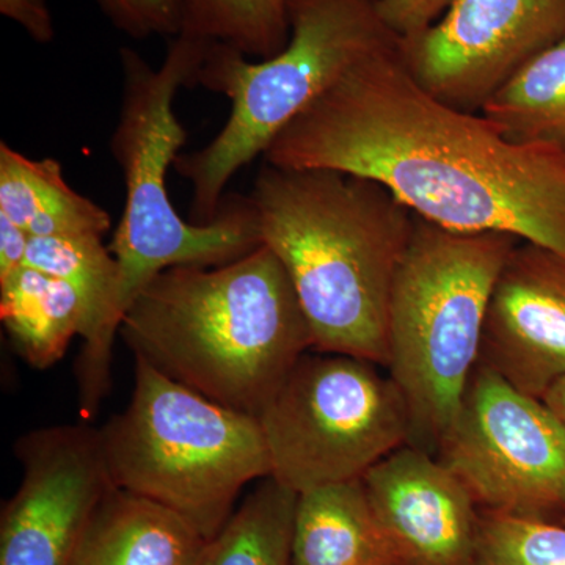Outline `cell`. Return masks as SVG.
<instances>
[{
	"instance_id": "277c9868",
	"label": "cell",
	"mask_w": 565,
	"mask_h": 565,
	"mask_svg": "<svg viewBox=\"0 0 565 565\" xmlns=\"http://www.w3.org/2000/svg\"><path fill=\"white\" fill-rule=\"evenodd\" d=\"M207 44L174 36L158 70L131 47L120 51L121 106L110 152L125 178L126 202L109 247L120 267V322L141 289L163 270L222 266L263 245L248 196H228L214 222L195 225L178 214L167 188V173L188 140L174 98L182 87H195Z\"/></svg>"
},
{
	"instance_id": "e0dca14e",
	"label": "cell",
	"mask_w": 565,
	"mask_h": 565,
	"mask_svg": "<svg viewBox=\"0 0 565 565\" xmlns=\"http://www.w3.org/2000/svg\"><path fill=\"white\" fill-rule=\"evenodd\" d=\"M0 214L31 237L102 236L109 212L70 188L55 159H29L0 143Z\"/></svg>"
},
{
	"instance_id": "ffe728a7",
	"label": "cell",
	"mask_w": 565,
	"mask_h": 565,
	"mask_svg": "<svg viewBox=\"0 0 565 565\" xmlns=\"http://www.w3.org/2000/svg\"><path fill=\"white\" fill-rule=\"evenodd\" d=\"M297 494L264 478L206 542L199 565H292Z\"/></svg>"
},
{
	"instance_id": "cb8c5ba5",
	"label": "cell",
	"mask_w": 565,
	"mask_h": 565,
	"mask_svg": "<svg viewBox=\"0 0 565 565\" xmlns=\"http://www.w3.org/2000/svg\"><path fill=\"white\" fill-rule=\"evenodd\" d=\"M452 0H381V13L401 41L414 39L444 17Z\"/></svg>"
},
{
	"instance_id": "603a6c76",
	"label": "cell",
	"mask_w": 565,
	"mask_h": 565,
	"mask_svg": "<svg viewBox=\"0 0 565 565\" xmlns=\"http://www.w3.org/2000/svg\"><path fill=\"white\" fill-rule=\"evenodd\" d=\"M118 29L134 40L174 39L181 32V0H93Z\"/></svg>"
},
{
	"instance_id": "5bb4252c",
	"label": "cell",
	"mask_w": 565,
	"mask_h": 565,
	"mask_svg": "<svg viewBox=\"0 0 565 565\" xmlns=\"http://www.w3.org/2000/svg\"><path fill=\"white\" fill-rule=\"evenodd\" d=\"M25 266L68 282L84 308L81 356L77 360L81 405L98 411L110 390L111 345L120 333V267L102 236L31 237Z\"/></svg>"
},
{
	"instance_id": "5b68a950",
	"label": "cell",
	"mask_w": 565,
	"mask_h": 565,
	"mask_svg": "<svg viewBox=\"0 0 565 565\" xmlns=\"http://www.w3.org/2000/svg\"><path fill=\"white\" fill-rule=\"evenodd\" d=\"M288 43L266 61L207 44L195 85L225 96L232 109L206 147L174 161L191 182L189 217L195 225L217 218L228 182L345 71L399 40L382 18L381 0H288Z\"/></svg>"
},
{
	"instance_id": "d6986e66",
	"label": "cell",
	"mask_w": 565,
	"mask_h": 565,
	"mask_svg": "<svg viewBox=\"0 0 565 565\" xmlns=\"http://www.w3.org/2000/svg\"><path fill=\"white\" fill-rule=\"evenodd\" d=\"M479 114L509 140L565 159V35L516 70Z\"/></svg>"
},
{
	"instance_id": "ba28073f",
	"label": "cell",
	"mask_w": 565,
	"mask_h": 565,
	"mask_svg": "<svg viewBox=\"0 0 565 565\" xmlns=\"http://www.w3.org/2000/svg\"><path fill=\"white\" fill-rule=\"evenodd\" d=\"M381 364L311 349L256 416L270 478L297 494L355 481L411 440L403 394Z\"/></svg>"
},
{
	"instance_id": "4316f807",
	"label": "cell",
	"mask_w": 565,
	"mask_h": 565,
	"mask_svg": "<svg viewBox=\"0 0 565 565\" xmlns=\"http://www.w3.org/2000/svg\"><path fill=\"white\" fill-rule=\"evenodd\" d=\"M542 399L565 423V379L553 385Z\"/></svg>"
},
{
	"instance_id": "9a60e30c",
	"label": "cell",
	"mask_w": 565,
	"mask_h": 565,
	"mask_svg": "<svg viewBox=\"0 0 565 565\" xmlns=\"http://www.w3.org/2000/svg\"><path fill=\"white\" fill-rule=\"evenodd\" d=\"M206 542L170 509L111 487L71 565H199Z\"/></svg>"
},
{
	"instance_id": "7402d4cb",
	"label": "cell",
	"mask_w": 565,
	"mask_h": 565,
	"mask_svg": "<svg viewBox=\"0 0 565 565\" xmlns=\"http://www.w3.org/2000/svg\"><path fill=\"white\" fill-rule=\"evenodd\" d=\"M468 565H565V526L481 511Z\"/></svg>"
},
{
	"instance_id": "d4e9b609",
	"label": "cell",
	"mask_w": 565,
	"mask_h": 565,
	"mask_svg": "<svg viewBox=\"0 0 565 565\" xmlns=\"http://www.w3.org/2000/svg\"><path fill=\"white\" fill-rule=\"evenodd\" d=\"M0 13L20 24L35 43L50 44L55 39L47 0H0Z\"/></svg>"
},
{
	"instance_id": "44dd1931",
	"label": "cell",
	"mask_w": 565,
	"mask_h": 565,
	"mask_svg": "<svg viewBox=\"0 0 565 565\" xmlns=\"http://www.w3.org/2000/svg\"><path fill=\"white\" fill-rule=\"evenodd\" d=\"M181 14L180 35L226 44L253 61L278 54L289 39L288 0H181Z\"/></svg>"
},
{
	"instance_id": "484cf974",
	"label": "cell",
	"mask_w": 565,
	"mask_h": 565,
	"mask_svg": "<svg viewBox=\"0 0 565 565\" xmlns=\"http://www.w3.org/2000/svg\"><path fill=\"white\" fill-rule=\"evenodd\" d=\"M29 243L31 236L0 214V282L9 280L25 266Z\"/></svg>"
},
{
	"instance_id": "30bf717a",
	"label": "cell",
	"mask_w": 565,
	"mask_h": 565,
	"mask_svg": "<svg viewBox=\"0 0 565 565\" xmlns=\"http://www.w3.org/2000/svg\"><path fill=\"white\" fill-rule=\"evenodd\" d=\"M565 35V0H452L444 17L401 41L419 85L479 111L516 70Z\"/></svg>"
},
{
	"instance_id": "6da1fadb",
	"label": "cell",
	"mask_w": 565,
	"mask_h": 565,
	"mask_svg": "<svg viewBox=\"0 0 565 565\" xmlns=\"http://www.w3.org/2000/svg\"><path fill=\"white\" fill-rule=\"evenodd\" d=\"M281 169H327L388 188L416 217L500 233L565 256V159L509 140L424 90L401 40L374 51L264 152Z\"/></svg>"
},
{
	"instance_id": "7c38bea8",
	"label": "cell",
	"mask_w": 565,
	"mask_h": 565,
	"mask_svg": "<svg viewBox=\"0 0 565 565\" xmlns=\"http://www.w3.org/2000/svg\"><path fill=\"white\" fill-rule=\"evenodd\" d=\"M393 565H468L481 509L433 452L405 445L363 478Z\"/></svg>"
},
{
	"instance_id": "2e32d148",
	"label": "cell",
	"mask_w": 565,
	"mask_h": 565,
	"mask_svg": "<svg viewBox=\"0 0 565 565\" xmlns=\"http://www.w3.org/2000/svg\"><path fill=\"white\" fill-rule=\"evenodd\" d=\"M292 565H393L363 479L299 493Z\"/></svg>"
},
{
	"instance_id": "ac0fdd59",
	"label": "cell",
	"mask_w": 565,
	"mask_h": 565,
	"mask_svg": "<svg viewBox=\"0 0 565 565\" xmlns=\"http://www.w3.org/2000/svg\"><path fill=\"white\" fill-rule=\"evenodd\" d=\"M0 318L11 344L36 370L57 363L85 321L68 282L28 266L0 282Z\"/></svg>"
},
{
	"instance_id": "8fae6325",
	"label": "cell",
	"mask_w": 565,
	"mask_h": 565,
	"mask_svg": "<svg viewBox=\"0 0 565 565\" xmlns=\"http://www.w3.org/2000/svg\"><path fill=\"white\" fill-rule=\"evenodd\" d=\"M22 481L0 520V565H71L111 484L99 429L52 426L17 444Z\"/></svg>"
},
{
	"instance_id": "7a4b0ae2",
	"label": "cell",
	"mask_w": 565,
	"mask_h": 565,
	"mask_svg": "<svg viewBox=\"0 0 565 565\" xmlns=\"http://www.w3.org/2000/svg\"><path fill=\"white\" fill-rule=\"evenodd\" d=\"M247 196L262 244L291 278L316 351L385 367L390 302L414 212L370 178L266 162Z\"/></svg>"
},
{
	"instance_id": "4fadbf2b",
	"label": "cell",
	"mask_w": 565,
	"mask_h": 565,
	"mask_svg": "<svg viewBox=\"0 0 565 565\" xmlns=\"http://www.w3.org/2000/svg\"><path fill=\"white\" fill-rule=\"evenodd\" d=\"M479 363L541 399L565 379L564 255L515 245L494 285Z\"/></svg>"
},
{
	"instance_id": "9c48e42d",
	"label": "cell",
	"mask_w": 565,
	"mask_h": 565,
	"mask_svg": "<svg viewBox=\"0 0 565 565\" xmlns=\"http://www.w3.org/2000/svg\"><path fill=\"white\" fill-rule=\"evenodd\" d=\"M437 457L481 511L565 526V423L484 364Z\"/></svg>"
},
{
	"instance_id": "8992f818",
	"label": "cell",
	"mask_w": 565,
	"mask_h": 565,
	"mask_svg": "<svg viewBox=\"0 0 565 565\" xmlns=\"http://www.w3.org/2000/svg\"><path fill=\"white\" fill-rule=\"evenodd\" d=\"M519 243L415 215L390 302L385 366L407 408L408 445L437 456L481 362L494 285Z\"/></svg>"
},
{
	"instance_id": "52a82bcc",
	"label": "cell",
	"mask_w": 565,
	"mask_h": 565,
	"mask_svg": "<svg viewBox=\"0 0 565 565\" xmlns=\"http://www.w3.org/2000/svg\"><path fill=\"white\" fill-rule=\"evenodd\" d=\"M134 359L131 401L99 429L111 484L170 509L211 541L245 487L270 476L262 426Z\"/></svg>"
},
{
	"instance_id": "3957f363",
	"label": "cell",
	"mask_w": 565,
	"mask_h": 565,
	"mask_svg": "<svg viewBox=\"0 0 565 565\" xmlns=\"http://www.w3.org/2000/svg\"><path fill=\"white\" fill-rule=\"evenodd\" d=\"M134 356L207 399L258 416L313 348L291 278L262 245L222 266L170 267L120 326Z\"/></svg>"
}]
</instances>
